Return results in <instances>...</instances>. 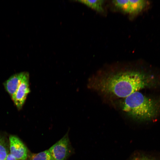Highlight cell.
<instances>
[{"instance_id":"6da1fadb","label":"cell","mask_w":160,"mask_h":160,"mask_svg":"<svg viewBox=\"0 0 160 160\" xmlns=\"http://www.w3.org/2000/svg\"><path fill=\"white\" fill-rule=\"evenodd\" d=\"M148 78L133 70L104 73L90 78L89 88L106 96L124 98L149 85Z\"/></svg>"},{"instance_id":"7a4b0ae2","label":"cell","mask_w":160,"mask_h":160,"mask_svg":"<svg viewBox=\"0 0 160 160\" xmlns=\"http://www.w3.org/2000/svg\"><path fill=\"white\" fill-rule=\"evenodd\" d=\"M122 108L124 111L133 118L147 120L158 113L160 103L156 99L147 97L137 91L124 98Z\"/></svg>"},{"instance_id":"3957f363","label":"cell","mask_w":160,"mask_h":160,"mask_svg":"<svg viewBox=\"0 0 160 160\" xmlns=\"http://www.w3.org/2000/svg\"><path fill=\"white\" fill-rule=\"evenodd\" d=\"M55 160H67L73 152L68 133L49 149Z\"/></svg>"},{"instance_id":"277c9868","label":"cell","mask_w":160,"mask_h":160,"mask_svg":"<svg viewBox=\"0 0 160 160\" xmlns=\"http://www.w3.org/2000/svg\"><path fill=\"white\" fill-rule=\"evenodd\" d=\"M30 91L29 74L28 72H25L20 83L12 100L18 110H20L22 109Z\"/></svg>"},{"instance_id":"5b68a950","label":"cell","mask_w":160,"mask_h":160,"mask_svg":"<svg viewBox=\"0 0 160 160\" xmlns=\"http://www.w3.org/2000/svg\"><path fill=\"white\" fill-rule=\"evenodd\" d=\"M10 153L19 160H25L28 157L27 147L17 137H9Z\"/></svg>"},{"instance_id":"8992f818","label":"cell","mask_w":160,"mask_h":160,"mask_svg":"<svg viewBox=\"0 0 160 160\" xmlns=\"http://www.w3.org/2000/svg\"><path fill=\"white\" fill-rule=\"evenodd\" d=\"M25 72L15 73L9 77L3 83L5 89L12 100L20 83Z\"/></svg>"},{"instance_id":"52a82bcc","label":"cell","mask_w":160,"mask_h":160,"mask_svg":"<svg viewBox=\"0 0 160 160\" xmlns=\"http://www.w3.org/2000/svg\"><path fill=\"white\" fill-rule=\"evenodd\" d=\"M148 2L144 0H129L128 13L135 15L142 12L148 5Z\"/></svg>"},{"instance_id":"ba28073f","label":"cell","mask_w":160,"mask_h":160,"mask_svg":"<svg viewBox=\"0 0 160 160\" xmlns=\"http://www.w3.org/2000/svg\"><path fill=\"white\" fill-rule=\"evenodd\" d=\"M78 1L86 5L97 12H102L104 11V0H79Z\"/></svg>"},{"instance_id":"9c48e42d","label":"cell","mask_w":160,"mask_h":160,"mask_svg":"<svg viewBox=\"0 0 160 160\" xmlns=\"http://www.w3.org/2000/svg\"><path fill=\"white\" fill-rule=\"evenodd\" d=\"M29 160H55L48 150L31 155Z\"/></svg>"},{"instance_id":"30bf717a","label":"cell","mask_w":160,"mask_h":160,"mask_svg":"<svg viewBox=\"0 0 160 160\" xmlns=\"http://www.w3.org/2000/svg\"><path fill=\"white\" fill-rule=\"evenodd\" d=\"M129 0H114L112 3L114 7L119 10L127 14Z\"/></svg>"},{"instance_id":"8fae6325","label":"cell","mask_w":160,"mask_h":160,"mask_svg":"<svg viewBox=\"0 0 160 160\" xmlns=\"http://www.w3.org/2000/svg\"><path fill=\"white\" fill-rule=\"evenodd\" d=\"M8 154L5 142L0 137V160H6Z\"/></svg>"},{"instance_id":"7c38bea8","label":"cell","mask_w":160,"mask_h":160,"mask_svg":"<svg viewBox=\"0 0 160 160\" xmlns=\"http://www.w3.org/2000/svg\"><path fill=\"white\" fill-rule=\"evenodd\" d=\"M6 160H19L12 155L10 153H8L6 157Z\"/></svg>"},{"instance_id":"4fadbf2b","label":"cell","mask_w":160,"mask_h":160,"mask_svg":"<svg viewBox=\"0 0 160 160\" xmlns=\"http://www.w3.org/2000/svg\"><path fill=\"white\" fill-rule=\"evenodd\" d=\"M138 160H153L151 159H150L146 157H144L140 158Z\"/></svg>"}]
</instances>
